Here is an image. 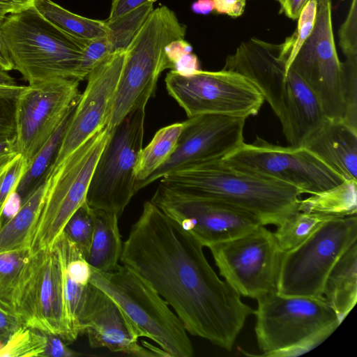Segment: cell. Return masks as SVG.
I'll return each instance as SVG.
<instances>
[{"mask_svg": "<svg viewBox=\"0 0 357 357\" xmlns=\"http://www.w3.org/2000/svg\"><path fill=\"white\" fill-rule=\"evenodd\" d=\"M93 231L92 208L86 201L69 218L63 233L77 246L86 259L89 253Z\"/></svg>", "mask_w": 357, "mask_h": 357, "instance_id": "obj_34", "label": "cell"}, {"mask_svg": "<svg viewBox=\"0 0 357 357\" xmlns=\"http://www.w3.org/2000/svg\"><path fill=\"white\" fill-rule=\"evenodd\" d=\"M150 201L194 235L204 247L263 225L255 215L236 206L185 193L160 183Z\"/></svg>", "mask_w": 357, "mask_h": 357, "instance_id": "obj_14", "label": "cell"}, {"mask_svg": "<svg viewBox=\"0 0 357 357\" xmlns=\"http://www.w3.org/2000/svg\"><path fill=\"white\" fill-rule=\"evenodd\" d=\"M113 52L107 36L87 40L84 50L82 69L87 77L90 71Z\"/></svg>", "mask_w": 357, "mask_h": 357, "instance_id": "obj_38", "label": "cell"}, {"mask_svg": "<svg viewBox=\"0 0 357 357\" xmlns=\"http://www.w3.org/2000/svg\"><path fill=\"white\" fill-rule=\"evenodd\" d=\"M356 241V215L326 221L304 241L283 253L277 292L284 296L323 297L330 271Z\"/></svg>", "mask_w": 357, "mask_h": 357, "instance_id": "obj_7", "label": "cell"}, {"mask_svg": "<svg viewBox=\"0 0 357 357\" xmlns=\"http://www.w3.org/2000/svg\"><path fill=\"white\" fill-rule=\"evenodd\" d=\"M303 146L345 180L357 181V129L343 120L327 117Z\"/></svg>", "mask_w": 357, "mask_h": 357, "instance_id": "obj_22", "label": "cell"}, {"mask_svg": "<svg viewBox=\"0 0 357 357\" xmlns=\"http://www.w3.org/2000/svg\"><path fill=\"white\" fill-rule=\"evenodd\" d=\"M45 335L47 337V347L45 356L73 357L81 355V354L67 347V344L58 336L52 334Z\"/></svg>", "mask_w": 357, "mask_h": 357, "instance_id": "obj_40", "label": "cell"}, {"mask_svg": "<svg viewBox=\"0 0 357 357\" xmlns=\"http://www.w3.org/2000/svg\"><path fill=\"white\" fill-rule=\"evenodd\" d=\"M317 7V0H309L298 17V28L296 32L293 33L294 36V46L287 61V73L299 49L304 41L309 37L314 28Z\"/></svg>", "mask_w": 357, "mask_h": 357, "instance_id": "obj_36", "label": "cell"}, {"mask_svg": "<svg viewBox=\"0 0 357 357\" xmlns=\"http://www.w3.org/2000/svg\"><path fill=\"white\" fill-rule=\"evenodd\" d=\"M147 0H112L108 22L112 21L128 11L139 6ZM157 1V0H154Z\"/></svg>", "mask_w": 357, "mask_h": 357, "instance_id": "obj_44", "label": "cell"}, {"mask_svg": "<svg viewBox=\"0 0 357 357\" xmlns=\"http://www.w3.org/2000/svg\"><path fill=\"white\" fill-rule=\"evenodd\" d=\"M323 297L341 324L357 301V241L343 252L332 268L325 282Z\"/></svg>", "mask_w": 357, "mask_h": 357, "instance_id": "obj_23", "label": "cell"}, {"mask_svg": "<svg viewBox=\"0 0 357 357\" xmlns=\"http://www.w3.org/2000/svg\"><path fill=\"white\" fill-rule=\"evenodd\" d=\"M30 249L0 252V307L15 314V300ZM16 315V314H15Z\"/></svg>", "mask_w": 357, "mask_h": 357, "instance_id": "obj_30", "label": "cell"}, {"mask_svg": "<svg viewBox=\"0 0 357 357\" xmlns=\"http://www.w3.org/2000/svg\"><path fill=\"white\" fill-rule=\"evenodd\" d=\"M166 89L188 117L222 114L248 118L259 112L264 99L247 78L234 71L199 70L183 75L171 70Z\"/></svg>", "mask_w": 357, "mask_h": 357, "instance_id": "obj_11", "label": "cell"}, {"mask_svg": "<svg viewBox=\"0 0 357 357\" xmlns=\"http://www.w3.org/2000/svg\"><path fill=\"white\" fill-rule=\"evenodd\" d=\"M199 70L200 69L198 58L192 52L178 59L174 63L172 69V70L183 75L192 74Z\"/></svg>", "mask_w": 357, "mask_h": 357, "instance_id": "obj_45", "label": "cell"}, {"mask_svg": "<svg viewBox=\"0 0 357 357\" xmlns=\"http://www.w3.org/2000/svg\"><path fill=\"white\" fill-rule=\"evenodd\" d=\"M91 208L94 231L86 261L93 270L110 272L119 265L123 250L119 217L111 212Z\"/></svg>", "mask_w": 357, "mask_h": 357, "instance_id": "obj_24", "label": "cell"}, {"mask_svg": "<svg viewBox=\"0 0 357 357\" xmlns=\"http://www.w3.org/2000/svg\"><path fill=\"white\" fill-rule=\"evenodd\" d=\"M326 118L315 93L290 67L287 73L284 116L281 122L289 145L303 146Z\"/></svg>", "mask_w": 357, "mask_h": 357, "instance_id": "obj_21", "label": "cell"}, {"mask_svg": "<svg viewBox=\"0 0 357 357\" xmlns=\"http://www.w3.org/2000/svg\"><path fill=\"white\" fill-rule=\"evenodd\" d=\"M145 109L128 114L112 128L96 165L86 202L119 218L137 192L135 167L142 149Z\"/></svg>", "mask_w": 357, "mask_h": 357, "instance_id": "obj_8", "label": "cell"}, {"mask_svg": "<svg viewBox=\"0 0 357 357\" xmlns=\"http://www.w3.org/2000/svg\"><path fill=\"white\" fill-rule=\"evenodd\" d=\"M33 6L46 20L75 38L90 40L107 35L106 20L75 14L51 0H35Z\"/></svg>", "mask_w": 357, "mask_h": 357, "instance_id": "obj_26", "label": "cell"}, {"mask_svg": "<svg viewBox=\"0 0 357 357\" xmlns=\"http://www.w3.org/2000/svg\"><path fill=\"white\" fill-rule=\"evenodd\" d=\"M218 13L227 14L231 17L241 16L245 10L246 0H212Z\"/></svg>", "mask_w": 357, "mask_h": 357, "instance_id": "obj_42", "label": "cell"}, {"mask_svg": "<svg viewBox=\"0 0 357 357\" xmlns=\"http://www.w3.org/2000/svg\"><path fill=\"white\" fill-rule=\"evenodd\" d=\"M17 96L0 92V141L15 137V107Z\"/></svg>", "mask_w": 357, "mask_h": 357, "instance_id": "obj_39", "label": "cell"}, {"mask_svg": "<svg viewBox=\"0 0 357 357\" xmlns=\"http://www.w3.org/2000/svg\"><path fill=\"white\" fill-rule=\"evenodd\" d=\"M125 54L112 52L88 74L51 168L108 125Z\"/></svg>", "mask_w": 357, "mask_h": 357, "instance_id": "obj_18", "label": "cell"}, {"mask_svg": "<svg viewBox=\"0 0 357 357\" xmlns=\"http://www.w3.org/2000/svg\"><path fill=\"white\" fill-rule=\"evenodd\" d=\"M46 347L44 333L21 325L1 347L0 357L45 356Z\"/></svg>", "mask_w": 357, "mask_h": 357, "instance_id": "obj_33", "label": "cell"}, {"mask_svg": "<svg viewBox=\"0 0 357 357\" xmlns=\"http://www.w3.org/2000/svg\"><path fill=\"white\" fill-rule=\"evenodd\" d=\"M90 282L121 309L139 337L155 342L171 357H191L192 344L183 323L155 289L130 267L121 264L110 272L91 268Z\"/></svg>", "mask_w": 357, "mask_h": 357, "instance_id": "obj_5", "label": "cell"}, {"mask_svg": "<svg viewBox=\"0 0 357 357\" xmlns=\"http://www.w3.org/2000/svg\"><path fill=\"white\" fill-rule=\"evenodd\" d=\"M340 45L347 60L357 61V0H352L339 31Z\"/></svg>", "mask_w": 357, "mask_h": 357, "instance_id": "obj_37", "label": "cell"}, {"mask_svg": "<svg viewBox=\"0 0 357 357\" xmlns=\"http://www.w3.org/2000/svg\"><path fill=\"white\" fill-rule=\"evenodd\" d=\"M294 43V34L280 44L251 38L227 57L222 68L239 73L251 82L280 122L284 116L287 61Z\"/></svg>", "mask_w": 357, "mask_h": 357, "instance_id": "obj_19", "label": "cell"}, {"mask_svg": "<svg viewBox=\"0 0 357 357\" xmlns=\"http://www.w3.org/2000/svg\"><path fill=\"white\" fill-rule=\"evenodd\" d=\"M19 153L15 137L0 141V170Z\"/></svg>", "mask_w": 357, "mask_h": 357, "instance_id": "obj_46", "label": "cell"}, {"mask_svg": "<svg viewBox=\"0 0 357 357\" xmlns=\"http://www.w3.org/2000/svg\"><path fill=\"white\" fill-rule=\"evenodd\" d=\"M8 14H10V11L8 8L0 6V26L6 15Z\"/></svg>", "mask_w": 357, "mask_h": 357, "instance_id": "obj_52", "label": "cell"}, {"mask_svg": "<svg viewBox=\"0 0 357 357\" xmlns=\"http://www.w3.org/2000/svg\"><path fill=\"white\" fill-rule=\"evenodd\" d=\"M203 245L151 201L123 244L120 261L148 282L190 334L231 351L254 310L219 278Z\"/></svg>", "mask_w": 357, "mask_h": 357, "instance_id": "obj_1", "label": "cell"}, {"mask_svg": "<svg viewBox=\"0 0 357 357\" xmlns=\"http://www.w3.org/2000/svg\"><path fill=\"white\" fill-rule=\"evenodd\" d=\"M256 300L255 331L261 356L292 347L340 324L324 297L284 296L274 291Z\"/></svg>", "mask_w": 357, "mask_h": 357, "instance_id": "obj_9", "label": "cell"}, {"mask_svg": "<svg viewBox=\"0 0 357 357\" xmlns=\"http://www.w3.org/2000/svg\"><path fill=\"white\" fill-rule=\"evenodd\" d=\"M185 33L186 26L167 6L153 10L126 49L109 128H114L130 113L145 109L161 73L172 69L165 46L174 40L183 39Z\"/></svg>", "mask_w": 357, "mask_h": 357, "instance_id": "obj_4", "label": "cell"}, {"mask_svg": "<svg viewBox=\"0 0 357 357\" xmlns=\"http://www.w3.org/2000/svg\"><path fill=\"white\" fill-rule=\"evenodd\" d=\"M191 10L195 14L208 15L214 10L212 0H197L191 5Z\"/></svg>", "mask_w": 357, "mask_h": 357, "instance_id": "obj_51", "label": "cell"}, {"mask_svg": "<svg viewBox=\"0 0 357 357\" xmlns=\"http://www.w3.org/2000/svg\"><path fill=\"white\" fill-rule=\"evenodd\" d=\"M1 35L17 70L29 85L64 78L86 79L82 69L87 40L75 38L43 17L33 6L6 15Z\"/></svg>", "mask_w": 357, "mask_h": 357, "instance_id": "obj_3", "label": "cell"}, {"mask_svg": "<svg viewBox=\"0 0 357 357\" xmlns=\"http://www.w3.org/2000/svg\"><path fill=\"white\" fill-rule=\"evenodd\" d=\"M155 1L147 0L116 19L107 22V37L113 52L126 50L153 10Z\"/></svg>", "mask_w": 357, "mask_h": 357, "instance_id": "obj_32", "label": "cell"}, {"mask_svg": "<svg viewBox=\"0 0 357 357\" xmlns=\"http://www.w3.org/2000/svg\"><path fill=\"white\" fill-rule=\"evenodd\" d=\"M47 190V179L20 205L0 227V252L29 248Z\"/></svg>", "mask_w": 357, "mask_h": 357, "instance_id": "obj_25", "label": "cell"}, {"mask_svg": "<svg viewBox=\"0 0 357 357\" xmlns=\"http://www.w3.org/2000/svg\"><path fill=\"white\" fill-rule=\"evenodd\" d=\"M1 310H2L1 307H0Z\"/></svg>", "mask_w": 357, "mask_h": 357, "instance_id": "obj_53", "label": "cell"}, {"mask_svg": "<svg viewBox=\"0 0 357 357\" xmlns=\"http://www.w3.org/2000/svg\"><path fill=\"white\" fill-rule=\"evenodd\" d=\"M183 126V122L176 123L160 128L149 144L142 147L135 167L137 184L151 176L173 154Z\"/></svg>", "mask_w": 357, "mask_h": 357, "instance_id": "obj_29", "label": "cell"}, {"mask_svg": "<svg viewBox=\"0 0 357 357\" xmlns=\"http://www.w3.org/2000/svg\"><path fill=\"white\" fill-rule=\"evenodd\" d=\"M222 160L236 169L292 185L303 194L319 193L345 181L305 147L275 145L259 137L251 144L243 142Z\"/></svg>", "mask_w": 357, "mask_h": 357, "instance_id": "obj_12", "label": "cell"}, {"mask_svg": "<svg viewBox=\"0 0 357 357\" xmlns=\"http://www.w3.org/2000/svg\"><path fill=\"white\" fill-rule=\"evenodd\" d=\"M298 211L333 217L356 215L357 181L345 180L333 188L301 199Z\"/></svg>", "mask_w": 357, "mask_h": 357, "instance_id": "obj_28", "label": "cell"}, {"mask_svg": "<svg viewBox=\"0 0 357 357\" xmlns=\"http://www.w3.org/2000/svg\"><path fill=\"white\" fill-rule=\"evenodd\" d=\"M317 1L314 28L290 67L315 93L328 118L343 119L345 112L342 91L344 63L339 59L335 48L331 0Z\"/></svg>", "mask_w": 357, "mask_h": 357, "instance_id": "obj_16", "label": "cell"}, {"mask_svg": "<svg viewBox=\"0 0 357 357\" xmlns=\"http://www.w3.org/2000/svg\"><path fill=\"white\" fill-rule=\"evenodd\" d=\"M245 121L246 118L222 114L189 117L183 122L173 154L151 176L137 184V191L179 169L222 160L244 142Z\"/></svg>", "mask_w": 357, "mask_h": 357, "instance_id": "obj_17", "label": "cell"}, {"mask_svg": "<svg viewBox=\"0 0 357 357\" xmlns=\"http://www.w3.org/2000/svg\"><path fill=\"white\" fill-rule=\"evenodd\" d=\"M112 130L105 126L50 167L44 202L31 240V255L52 248L69 218L86 202L96 165Z\"/></svg>", "mask_w": 357, "mask_h": 357, "instance_id": "obj_6", "label": "cell"}, {"mask_svg": "<svg viewBox=\"0 0 357 357\" xmlns=\"http://www.w3.org/2000/svg\"><path fill=\"white\" fill-rule=\"evenodd\" d=\"M79 334L86 333L91 348H106L133 356H157L141 347L134 327L119 305L89 283L78 319Z\"/></svg>", "mask_w": 357, "mask_h": 357, "instance_id": "obj_20", "label": "cell"}, {"mask_svg": "<svg viewBox=\"0 0 357 357\" xmlns=\"http://www.w3.org/2000/svg\"><path fill=\"white\" fill-rule=\"evenodd\" d=\"M24 86L18 84L7 71L0 68V92L18 96Z\"/></svg>", "mask_w": 357, "mask_h": 357, "instance_id": "obj_48", "label": "cell"}, {"mask_svg": "<svg viewBox=\"0 0 357 357\" xmlns=\"http://www.w3.org/2000/svg\"><path fill=\"white\" fill-rule=\"evenodd\" d=\"M334 218L337 217L297 211L276 226L273 234L280 249L284 252L296 247L321 224Z\"/></svg>", "mask_w": 357, "mask_h": 357, "instance_id": "obj_31", "label": "cell"}, {"mask_svg": "<svg viewBox=\"0 0 357 357\" xmlns=\"http://www.w3.org/2000/svg\"><path fill=\"white\" fill-rule=\"evenodd\" d=\"M165 51L173 69L174 63L178 59L192 52V47L188 41L184 40V38L176 39L169 43L165 46Z\"/></svg>", "mask_w": 357, "mask_h": 357, "instance_id": "obj_41", "label": "cell"}, {"mask_svg": "<svg viewBox=\"0 0 357 357\" xmlns=\"http://www.w3.org/2000/svg\"><path fill=\"white\" fill-rule=\"evenodd\" d=\"M0 68L6 71L13 70L14 65L6 45L0 33Z\"/></svg>", "mask_w": 357, "mask_h": 357, "instance_id": "obj_50", "label": "cell"}, {"mask_svg": "<svg viewBox=\"0 0 357 357\" xmlns=\"http://www.w3.org/2000/svg\"><path fill=\"white\" fill-rule=\"evenodd\" d=\"M75 105L68 112L51 137L29 163L15 190V194L20 198V203L47 178Z\"/></svg>", "mask_w": 357, "mask_h": 357, "instance_id": "obj_27", "label": "cell"}, {"mask_svg": "<svg viewBox=\"0 0 357 357\" xmlns=\"http://www.w3.org/2000/svg\"><path fill=\"white\" fill-rule=\"evenodd\" d=\"M309 0H278L280 10L292 20L298 19L302 9Z\"/></svg>", "mask_w": 357, "mask_h": 357, "instance_id": "obj_47", "label": "cell"}, {"mask_svg": "<svg viewBox=\"0 0 357 357\" xmlns=\"http://www.w3.org/2000/svg\"><path fill=\"white\" fill-rule=\"evenodd\" d=\"M22 325L18 317L0 309V341L5 342Z\"/></svg>", "mask_w": 357, "mask_h": 357, "instance_id": "obj_43", "label": "cell"}, {"mask_svg": "<svg viewBox=\"0 0 357 357\" xmlns=\"http://www.w3.org/2000/svg\"><path fill=\"white\" fill-rule=\"evenodd\" d=\"M160 183L194 196L241 208L263 225L278 226L298 211V188L233 168L222 160L185 167L166 174Z\"/></svg>", "mask_w": 357, "mask_h": 357, "instance_id": "obj_2", "label": "cell"}, {"mask_svg": "<svg viewBox=\"0 0 357 357\" xmlns=\"http://www.w3.org/2000/svg\"><path fill=\"white\" fill-rule=\"evenodd\" d=\"M219 274L241 296L257 299L277 291L283 252L273 232L259 225L230 240L208 245Z\"/></svg>", "mask_w": 357, "mask_h": 357, "instance_id": "obj_13", "label": "cell"}, {"mask_svg": "<svg viewBox=\"0 0 357 357\" xmlns=\"http://www.w3.org/2000/svg\"><path fill=\"white\" fill-rule=\"evenodd\" d=\"M28 163L18 154L0 170V227L6 204L15 193L20 181L25 172Z\"/></svg>", "mask_w": 357, "mask_h": 357, "instance_id": "obj_35", "label": "cell"}, {"mask_svg": "<svg viewBox=\"0 0 357 357\" xmlns=\"http://www.w3.org/2000/svg\"><path fill=\"white\" fill-rule=\"evenodd\" d=\"M15 314L22 325L56 335L67 344L77 339L67 314L62 264L54 245L29 256L16 296Z\"/></svg>", "mask_w": 357, "mask_h": 357, "instance_id": "obj_10", "label": "cell"}, {"mask_svg": "<svg viewBox=\"0 0 357 357\" xmlns=\"http://www.w3.org/2000/svg\"><path fill=\"white\" fill-rule=\"evenodd\" d=\"M35 0H0V6L15 13L33 6Z\"/></svg>", "mask_w": 357, "mask_h": 357, "instance_id": "obj_49", "label": "cell"}, {"mask_svg": "<svg viewBox=\"0 0 357 357\" xmlns=\"http://www.w3.org/2000/svg\"><path fill=\"white\" fill-rule=\"evenodd\" d=\"M79 82L59 78L24 86L15 100V138L27 163L51 137L76 105Z\"/></svg>", "mask_w": 357, "mask_h": 357, "instance_id": "obj_15", "label": "cell"}]
</instances>
